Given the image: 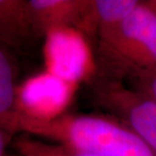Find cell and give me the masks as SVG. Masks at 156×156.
I'll return each instance as SVG.
<instances>
[{
    "label": "cell",
    "instance_id": "10",
    "mask_svg": "<svg viewBox=\"0 0 156 156\" xmlns=\"http://www.w3.org/2000/svg\"><path fill=\"white\" fill-rule=\"evenodd\" d=\"M11 134L0 127V156H6V146L9 142V137Z\"/></svg>",
    "mask_w": 156,
    "mask_h": 156
},
{
    "label": "cell",
    "instance_id": "3",
    "mask_svg": "<svg viewBox=\"0 0 156 156\" xmlns=\"http://www.w3.org/2000/svg\"><path fill=\"white\" fill-rule=\"evenodd\" d=\"M94 95L105 108L123 119L156 153V105L135 89L116 80L95 84Z\"/></svg>",
    "mask_w": 156,
    "mask_h": 156
},
{
    "label": "cell",
    "instance_id": "5",
    "mask_svg": "<svg viewBox=\"0 0 156 156\" xmlns=\"http://www.w3.org/2000/svg\"><path fill=\"white\" fill-rule=\"evenodd\" d=\"M34 36L27 0H0V44L17 48Z\"/></svg>",
    "mask_w": 156,
    "mask_h": 156
},
{
    "label": "cell",
    "instance_id": "7",
    "mask_svg": "<svg viewBox=\"0 0 156 156\" xmlns=\"http://www.w3.org/2000/svg\"><path fill=\"white\" fill-rule=\"evenodd\" d=\"M140 1L137 0H92L91 23L98 33L119 26Z\"/></svg>",
    "mask_w": 156,
    "mask_h": 156
},
{
    "label": "cell",
    "instance_id": "4",
    "mask_svg": "<svg viewBox=\"0 0 156 156\" xmlns=\"http://www.w3.org/2000/svg\"><path fill=\"white\" fill-rule=\"evenodd\" d=\"M35 36L80 27L93 30L92 0H27Z\"/></svg>",
    "mask_w": 156,
    "mask_h": 156
},
{
    "label": "cell",
    "instance_id": "11",
    "mask_svg": "<svg viewBox=\"0 0 156 156\" xmlns=\"http://www.w3.org/2000/svg\"><path fill=\"white\" fill-rule=\"evenodd\" d=\"M147 4L153 9L154 11H156V0H151V1H147Z\"/></svg>",
    "mask_w": 156,
    "mask_h": 156
},
{
    "label": "cell",
    "instance_id": "12",
    "mask_svg": "<svg viewBox=\"0 0 156 156\" xmlns=\"http://www.w3.org/2000/svg\"><path fill=\"white\" fill-rule=\"evenodd\" d=\"M6 156H13V155H10V154H8V153H7V154H6ZM17 156H18V155H17Z\"/></svg>",
    "mask_w": 156,
    "mask_h": 156
},
{
    "label": "cell",
    "instance_id": "2",
    "mask_svg": "<svg viewBox=\"0 0 156 156\" xmlns=\"http://www.w3.org/2000/svg\"><path fill=\"white\" fill-rule=\"evenodd\" d=\"M101 55L120 71L156 70V11L140 2L119 26L98 33Z\"/></svg>",
    "mask_w": 156,
    "mask_h": 156
},
{
    "label": "cell",
    "instance_id": "9",
    "mask_svg": "<svg viewBox=\"0 0 156 156\" xmlns=\"http://www.w3.org/2000/svg\"><path fill=\"white\" fill-rule=\"evenodd\" d=\"M135 90L146 96L156 105V70L139 71L132 73Z\"/></svg>",
    "mask_w": 156,
    "mask_h": 156
},
{
    "label": "cell",
    "instance_id": "6",
    "mask_svg": "<svg viewBox=\"0 0 156 156\" xmlns=\"http://www.w3.org/2000/svg\"><path fill=\"white\" fill-rule=\"evenodd\" d=\"M16 68L7 48L0 44V127L12 133L15 117L20 110L17 105Z\"/></svg>",
    "mask_w": 156,
    "mask_h": 156
},
{
    "label": "cell",
    "instance_id": "8",
    "mask_svg": "<svg viewBox=\"0 0 156 156\" xmlns=\"http://www.w3.org/2000/svg\"><path fill=\"white\" fill-rule=\"evenodd\" d=\"M18 156H98L37 138L20 137L14 142Z\"/></svg>",
    "mask_w": 156,
    "mask_h": 156
},
{
    "label": "cell",
    "instance_id": "1",
    "mask_svg": "<svg viewBox=\"0 0 156 156\" xmlns=\"http://www.w3.org/2000/svg\"><path fill=\"white\" fill-rule=\"evenodd\" d=\"M12 132L98 156H156L127 125L102 117L63 115L45 118L20 110Z\"/></svg>",
    "mask_w": 156,
    "mask_h": 156
}]
</instances>
